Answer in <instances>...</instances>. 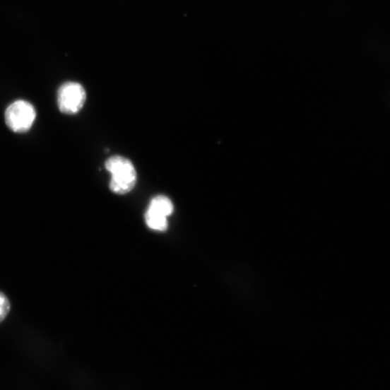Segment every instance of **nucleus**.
<instances>
[{"instance_id": "nucleus-1", "label": "nucleus", "mask_w": 390, "mask_h": 390, "mask_svg": "<svg viewBox=\"0 0 390 390\" xmlns=\"http://www.w3.org/2000/svg\"><path fill=\"white\" fill-rule=\"evenodd\" d=\"M105 167L111 174L110 187L117 194H125L132 191L137 182V173L129 159L114 155L106 161Z\"/></svg>"}, {"instance_id": "nucleus-2", "label": "nucleus", "mask_w": 390, "mask_h": 390, "mask_svg": "<svg viewBox=\"0 0 390 390\" xmlns=\"http://www.w3.org/2000/svg\"><path fill=\"white\" fill-rule=\"evenodd\" d=\"M36 110L25 101H17L11 105L6 112V122L14 133L28 131L36 119Z\"/></svg>"}, {"instance_id": "nucleus-3", "label": "nucleus", "mask_w": 390, "mask_h": 390, "mask_svg": "<svg viewBox=\"0 0 390 390\" xmlns=\"http://www.w3.org/2000/svg\"><path fill=\"white\" fill-rule=\"evenodd\" d=\"M85 101V90L78 83H65L58 90V107L63 114L73 115L78 113Z\"/></svg>"}, {"instance_id": "nucleus-4", "label": "nucleus", "mask_w": 390, "mask_h": 390, "mask_svg": "<svg viewBox=\"0 0 390 390\" xmlns=\"http://www.w3.org/2000/svg\"><path fill=\"white\" fill-rule=\"evenodd\" d=\"M146 221L150 229L154 231L164 232L167 230V217L159 214L148 208L146 213Z\"/></svg>"}, {"instance_id": "nucleus-5", "label": "nucleus", "mask_w": 390, "mask_h": 390, "mask_svg": "<svg viewBox=\"0 0 390 390\" xmlns=\"http://www.w3.org/2000/svg\"><path fill=\"white\" fill-rule=\"evenodd\" d=\"M148 208L167 218L174 211V206L172 201L167 197L162 196V195H159V196L153 199Z\"/></svg>"}, {"instance_id": "nucleus-6", "label": "nucleus", "mask_w": 390, "mask_h": 390, "mask_svg": "<svg viewBox=\"0 0 390 390\" xmlns=\"http://www.w3.org/2000/svg\"><path fill=\"white\" fill-rule=\"evenodd\" d=\"M11 309V305L7 297L0 292V322L3 321Z\"/></svg>"}]
</instances>
